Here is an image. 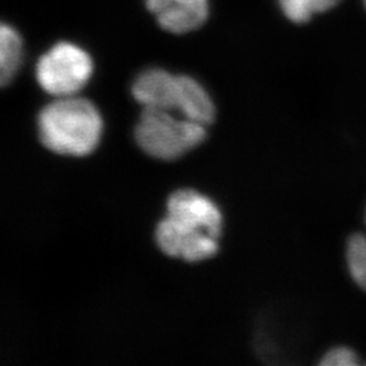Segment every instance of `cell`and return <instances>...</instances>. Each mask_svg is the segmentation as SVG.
I'll list each match as a JSON object with an SVG mask.
<instances>
[{
	"label": "cell",
	"instance_id": "obj_14",
	"mask_svg": "<svg viewBox=\"0 0 366 366\" xmlns=\"http://www.w3.org/2000/svg\"><path fill=\"white\" fill-rule=\"evenodd\" d=\"M365 222H366V213H365Z\"/></svg>",
	"mask_w": 366,
	"mask_h": 366
},
{
	"label": "cell",
	"instance_id": "obj_13",
	"mask_svg": "<svg viewBox=\"0 0 366 366\" xmlns=\"http://www.w3.org/2000/svg\"><path fill=\"white\" fill-rule=\"evenodd\" d=\"M364 3H365V7H366V0H364Z\"/></svg>",
	"mask_w": 366,
	"mask_h": 366
},
{
	"label": "cell",
	"instance_id": "obj_4",
	"mask_svg": "<svg viewBox=\"0 0 366 366\" xmlns=\"http://www.w3.org/2000/svg\"><path fill=\"white\" fill-rule=\"evenodd\" d=\"M219 237L187 227L167 216L157 228V246L172 258L186 262L209 259L219 251Z\"/></svg>",
	"mask_w": 366,
	"mask_h": 366
},
{
	"label": "cell",
	"instance_id": "obj_12",
	"mask_svg": "<svg viewBox=\"0 0 366 366\" xmlns=\"http://www.w3.org/2000/svg\"><path fill=\"white\" fill-rule=\"evenodd\" d=\"M358 364L357 354L352 349L340 346L334 347L325 354L320 361V365L325 366H354Z\"/></svg>",
	"mask_w": 366,
	"mask_h": 366
},
{
	"label": "cell",
	"instance_id": "obj_2",
	"mask_svg": "<svg viewBox=\"0 0 366 366\" xmlns=\"http://www.w3.org/2000/svg\"><path fill=\"white\" fill-rule=\"evenodd\" d=\"M134 136L147 155L177 160L205 142L207 127L189 118L174 117L169 110L144 107Z\"/></svg>",
	"mask_w": 366,
	"mask_h": 366
},
{
	"label": "cell",
	"instance_id": "obj_6",
	"mask_svg": "<svg viewBox=\"0 0 366 366\" xmlns=\"http://www.w3.org/2000/svg\"><path fill=\"white\" fill-rule=\"evenodd\" d=\"M159 26L174 34H186L205 24L209 0H145Z\"/></svg>",
	"mask_w": 366,
	"mask_h": 366
},
{
	"label": "cell",
	"instance_id": "obj_1",
	"mask_svg": "<svg viewBox=\"0 0 366 366\" xmlns=\"http://www.w3.org/2000/svg\"><path fill=\"white\" fill-rule=\"evenodd\" d=\"M104 132L102 116L84 98H57L39 116V139L54 154L87 157L99 145Z\"/></svg>",
	"mask_w": 366,
	"mask_h": 366
},
{
	"label": "cell",
	"instance_id": "obj_3",
	"mask_svg": "<svg viewBox=\"0 0 366 366\" xmlns=\"http://www.w3.org/2000/svg\"><path fill=\"white\" fill-rule=\"evenodd\" d=\"M94 71L92 56L72 42H57L39 57L36 76L42 90L56 98L74 97L86 87Z\"/></svg>",
	"mask_w": 366,
	"mask_h": 366
},
{
	"label": "cell",
	"instance_id": "obj_7",
	"mask_svg": "<svg viewBox=\"0 0 366 366\" xmlns=\"http://www.w3.org/2000/svg\"><path fill=\"white\" fill-rule=\"evenodd\" d=\"M181 87L182 75H174L160 68H149L136 78L132 92L136 101L144 107L178 112Z\"/></svg>",
	"mask_w": 366,
	"mask_h": 366
},
{
	"label": "cell",
	"instance_id": "obj_8",
	"mask_svg": "<svg viewBox=\"0 0 366 366\" xmlns=\"http://www.w3.org/2000/svg\"><path fill=\"white\" fill-rule=\"evenodd\" d=\"M178 112L182 114V117L199 122L205 127L210 125L216 118V107L208 92L196 79L186 75H182Z\"/></svg>",
	"mask_w": 366,
	"mask_h": 366
},
{
	"label": "cell",
	"instance_id": "obj_10",
	"mask_svg": "<svg viewBox=\"0 0 366 366\" xmlns=\"http://www.w3.org/2000/svg\"><path fill=\"white\" fill-rule=\"evenodd\" d=\"M340 0H278L280 9L289 21L305 24L316 14L326 13Z\"/></svg>",
	"mask_w": 366,
	"mask_h": 366
},
{
	"label": "cell",
	"instance_id": "obj_5",
	"mask_svg": "<svg viewBox=\"0 0 366 366\" xmlns=\"http://www.w3.org/2000/svg\"><path fill=\"white\" fill-rule=\"evenodd\" d=\"M167 212V216L187 227L201 229L216 237L222 235V212L209 197L196 190L184 189L171 194Z\"/></svg>",
	"mask_w": 366,
	"mask_h": 366
},
{
	"label": "cell",
	"instance_id": "obj_11",
	"mask_svg": "<svg viewBox=\"0 0 366 366\" xmlns=\"http://www.w3.org/2000/svg\"><path fill=\"white\" fill-rule=\"evenodd\" d=\"M346 261L354 282L366 290V236L355 234L347 242Z\"/></svg>",
	"mask_w": 366,
	"mask_h": 366
},
{
	"label": "cell",
	"instance_id": "obj_9",
	"mask_svg": "<svg viewBox=\"0 0 366 366\" xmlns=\"http://www.w3.org/2000/svg\"><path fill=\"white\" fill-rule=\"evenodd\" d=\"M24 61V39L11 25L0 21V87L10 84Z\"/></svg>",
	"mask_w": 366,
	"mask_h": 366
}]
</instances>
